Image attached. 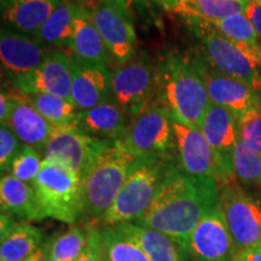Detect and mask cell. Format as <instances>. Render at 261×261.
<instances>
[{
    "mask_svg": "<svg viewBox=\"0 0 261 261\" xmlns=\"http://www.w3.org/2000/svg\"><path fill=\"white\" fill-rule=\"evenodd\" d=\"M128 117L119 104L109 99L77 113L75 125L94 138L116 142L125 136L129 123Z\"/></svg>",
    "mask_w": 261,
    "mask_h": 261,
    "instance_id": "20",
    "label": "cell"
},
{
    "mask_svg": "<svg viewBox=\"0 0 261 261\" xmlns=\"http://www.w3.org/2000/svg\"><path fill=\"white\" fill-rule=\"evenodd\" d=\"M25 261H51L50 257H48L46 242H44V244L39 248L37 252L33 254L32 256H29Z\"/></svg>",
    "mask_w": 261,
    "mask_h": 261,
    "instance_id": "41",
    "label": "cell"
},
{
    "mask_svg": "<svg viewBox=\"0 0 261 261\" xmlns=\"http://www.w3.org/2000/svg\"><path fill=\"white\" fill-rule=\"evenodd\" d=\"M200 129L219 158L226 174L232 180H237L233 171L232 154L234 146L241 139L238 116L226 108L212 103L202 120Z\"/></svg>",
    "mask_w": 261,
    "mask_h": 261,
    "instance_id": "16",
    "label": "cell"
},
{
    "mask_svg": "<svg viewBox=\"0 0 261 261\" xmlns=\"http://www.w3.org/2000/svg\"><path fill=\"white\" fill-rule=\"evenodd\" d=\"M22 145L18 137L8 126H2L0 128V168H2V173L10 171L11 163Z\"/></svg>",
    "mask_w": 261,
    "mask_h": 261,
    "instance_id": "35",
    "label": "cell"
},
{
    "mask_svg": "<svg viewBox=\"0 0 261 261\" xmlns=\"http://www.w3.org/2000/svg\"><path fill=\"white\" fill-rule=\"evenodd\" d=\"M87 228V243L77 261H107L104 252L100 226L89 225Z\"/></svg>",
    "mask_w": 261,
    "mask_h": 261,
    "instance_id": "36",
    "label": "cell"
},
{
    "mask_svg": "<svg viewBox=\"0 0 261 261\" xmlns=\"http://www.w3.org/2000/svg\"><path fill=\"white\" fill-rule=\"evenodd\" d=\"M241 140L252 151L261 155V106L238 116Z\"/></svg>",
    "mask_w": 261,
    "mask_h": 261,
    "instance_id": "34",
    "label": "cell"
},
{
    "mask_svg": "<svg viewBox=\"0 0 261 261\" xmlns=\"http://www.w3.org/2000/svg\"><path fill=\"white\" fill-rule=\"evenodd\" d=\"M42 160L44 158H42L41 152H39L37 149L32 148V146L23 144L11 163L10 174H12L19 180L33 184V181L35 180L40 172Z\"/></svg>",
    "mask_w": 261,
    "mask_h": 261,
    "instance_id": "33",
    "label": "cell"
},
{
    "mask_svg": "<svg viewBox=\"0 0 261 261\" xmlns=\"http://www.w3.org/2000/svg\"><path fill=\"white\" fill-rule=\"evenodd\" d=\"M159 91V65L136 58L116 65L113 70L112 99L129 116L154 102Z\"/></svg>",
    "mask_w": 261,
    "mask_h": 261,
    "instance_id": "8",
    "label": "cell"
},
{
    "mask_svg": "<svg viewBox=\"0 0 261 261\" xmlns=\"http://www.w3.org/2000/svg\"><path fill=\"white\" fill-rule=\"evenodd\" d=\"M207 22H210L220 34L237 44L261 48L254 25L246 14H236L223 19Z\"/></svg>",
    "mask_w": 261,
    "mask_h": 261,
    "instance_id": "32",
    "label": "cell"
},
{
    "mask_svg": "<svg viewBox=\"0 0 261 261\" xmlns=\"http://www.w3.org/2000/svg\"><path fill=\"white\" fill-rule=\"evenodd\" d=\"M220 205L237 253L261 246V201L236 181L220 187Z\"/></svg>",
    "mask_w": 261,
    "mask_h": 261,
    "instance_id": "9",
    "label": "cell"
},
{
    "mask_svg": "<svg viewBox=\"0 0 261 261\" xmlns=\"http://www.w3.org/2000/svg\"><path fill=\"white\" fill-rule=\"evenodd\" d=\"M203 77L211 102L240 116L252 108L261 106L260 93L243 81L215 70L207 62L196 60Z\"/></svg>",
    "mask_w": 261,
    "mask_h": 261,
    "instance_id": "15",
    "label": "cell"
},
{
    "mask_svg": "<svg viewBox=\"0 0 261 261\" xmlns=\"http://www.w3.org/2000/svg\"><path fill=\"white\" fill-rule=\"evenodd\" d=\"M156 4L161 6V8L169 10V11H178L179 8H181L185 3H188L189 0H152Z\"/></svg>",
    "mask_w": 261,
    "mask_h": 261,
    "instance_id": "40",
    "label": "cell"
},
{
    "mask_svg": "<svg viewBox=\"0 0 261 261\" xmlns=\"http://www.w3.org/2000/svg\"><path fill=\"white\" fill-rule=\"evenodd\" d=\"M32 185L44 219L54 218L74 225L83 217L80 177L68 166L44 159Z\"/></svg>",
    "mask_w": 261,
    "mask_h": 261,
    "instance_id": "6",
    "label": "cell"
},
{
    "mask_svg": "<svg viewBox=\"0 0 261 261\" xmlns=\"http://www.w3.org/2000/svg\"><path fill=\"white\" fill-rule=\"evenodd\" d=\"M90 11L113 62L120 65L136 57L137 34L129 10L110 3L96 2Z\"/></svg>",
    "mask_w": 261,
    "mask_h": 261,
    "instance_id": "11",
    "label": "cell"
},
{
    "mask_svg": "<svg viewBox=\"0 0 261 261\" xmlns=\"http://www.w3.org/2000/svg\"><path fill=\"white\" fill-rule=\"evenodd\" d=\"M79 6V4L70 0L62 2L45 24L35 33V40L48 48L68 47L73 35L74 22Z\"/></svg>",
    "mask_w": 261,
    "mask_h": 261,
    "instance_id": "26",
    "label": "cell"
},
{
    "mask_svg": "<svg viewBox=\"0 0 261 261\" xmlns=\"http://www.w3.org/2000/svg\"><path fill=\"white\" fill-rule=\"evenodd\" d=\"M188 22L215 70L243 81L261 94V48L230 40L203 19L188 18Z\"/></svg>",
    "mask_w": 261,
    "mask_h": 261,
    "instance_id": "5",
    "label": "cell"
},
{
    "mask_svg": "<svg viewBox=\"0 0 261 261\" xmlns=\"http://www.w3.org/2000/svg\"><path fill=\"white\" fill-rule=\"evenodd\" d=\"M24 96L38 113L54 127L75 123L79 110L71 99L48 93H27Z\"/></svg>",
    "mask_w": 261,
    "mask_h": 261,
    "instance_id": "28",
    "label": "cell"
},
{
    "mask_svg": "<svg viewBox=\"0 0 261 261\" xmlns=\"http://www.w3.org/2000/svg\"><path fill=\"white\" fill-rule=\"evenodd\" d=\"M246 15L254 25L261 46V0H252L246 10Z\"/></svg>",
    "mask_w": 261,
    "mask_h": 261,
    "instance_id": "37",
    "label": "cell"
},
{
    "mask_svg": "<svg viewBox=\"0 0 261 261\" xmlns=\"http://www.w3.org/2000/svg\"><path fill=\"white\" fill-rule=\"evenodd\" d=\"M73 68L74 57L71 55L55 50L40 68L14 80V84L24 94L48 93L71 99Z\"/></svg>",
    "mask_w": 261,
    "mask_h": 261,
    "instance_id": "14",
    "label": "cell"
},
{
    "mask_svg": "<svg viewBox=\"0 0 261 261\" xmlns=\"http://www.w3.org/2000/svg\"><path fill=\"white\" fill-rule=\"evenodd\" d=\"M55 50L42 46L38 40L10 29H2L0 58L12 80L33 73L40 68Z\"/></svg>",
    "mask_w": 261,
    "mask_h": 261,
    "instance_id": "17",
    "label": "cell"
},
{
    "mask_svg": "<svg viewBox=\"0 0 261 261\" xmlns=\"http://www.w3.org/2000/svg\"><path fill=\"white\" fill-rule=\"evenodd\" d=\"M117 142L136 158L161 156L171 159V154L175 151L173 117L155 99L130 117L125 136Z\"/></svg>",
    "mask_w": 261,
    "mask_h": 261,
    "instance_id": "7",
    "label": "cell"
},
{
    "mask_svg": "<svg viewBox=\"0 0 261 261\" xmlns=\"http://www.w3.org/2000/svg\"><path fill=\"white\" fill-rule=\"evenodd\" d=\"M136 160L121 143L108 140L80 174L84 217L102 219L128 178Z\"/></svg>",
    "mask_w": 261,
    "mask_h": 261,
    "instance_id": "3",
    "label": "cell"
},
{
    "mask_svg": "<svg viewBox=\"0 0 261 261\" xmlns=\"http://www.w3.org/2000/svg\"><path fill=\"white\" fill-rule=\"evenodd\" d=\"M70 2H74L76 3V4L83 5V6H87V8H89V5L92 6L94 4L93 0H70Z\"/></svg>",
    "mask_w": 261,
    "mask_h": 261,
    "instance_id": "43",
    "label": "cell"
},
{
    "mask_svg": "<svg viewBox=\"0 0 261 261\" xmlns=\"http://www.w3.org/2000/svg\"><path fill=\"white\" fill-rule=\"evenodd\" d=\"M156 100L174 121L200 128L212 102L196 60L168 54L160 62Z\"/></svg>",
    "mask_w": 261,
    "mask_h": 261,
    "instance_id": "2",
    "label": "cell"
},
{
    "mask_svg": "<svg viewBox=\"0 0 261 261\" xmlns=\"http://www.w3.org/2000/svg\"><path fill=\"white\" fill-rule=\"evenodd\" d=\"M2 126H8L18 137L22 144L37 149L41 155L54 130V126L38 113L22 92L15 94L11 115L5 125Z\"/></svg>",
    "mask_w": 261,
    "mask_h": 261,
    "instance_id": "21",
    "label": "cell"
},
{
    "mask_svg": "<svg viewBox=\"0 0 261 261\" xmlns=\"http://www.w3.org/2000/svg\"><path fill=\"white\" fill-rule=\"evenodd\" d=\"M107 143L106 139L94 138L83 132L75 123L54 127L42 150V158L63 163L80 177L91 160Z\"/></svg>",
    "mask_w": 261,
    "mask_h": 261,
    "instance_id": "13",
    "label": "cell"
},
{
    "mask_svg": "<svg viewBox=\"0 0 261 261\" xmlns=\"http://www.w3.org/2000/svg\"><path fill=\"white\" fill-rule=\"evenodd\" d=\"M171 161L161 156L137 158L113 205L100 219L102 225L139 220L154 202Z\"/></svg>",
    "mask_w": 261,
    "mask_h": 261,
    "instance_id": "4",
    "label": "cell"
},
{
    "mask_svg": "<svg viewBox=\"0 0 261 261\" xmlns=\"http://www.w3.org/2000/svg\"><path fill=\"white\" fill-rule=\"evenodd\" d=\"M187 246L191 261H234L237 249L220 202L196 225Z\"/></svg>",
    "mask_w": 261,
    "mask_h": 261,
    "instance_id": "12",
    "label": "cell"
},
{
    "mask_svg": "<svg viewBox=\"0 0 261 261\" xmlns=\"http://www.w3.org/2000/svg\"><path fill=\"white\" fill-rule=\"evenodd\" d=\"M64 0H3V18L18 31L35 35Z\"/></svg>",
    "mask_w": 261,
    "mask_h": 261,
    "instance_id": "25",
    "label": "cell"
},
{
    "mask_svg": "<svg viewBox=\"0 0 261 261\" xmlns=\"http://www.w3.org/2000/svg\"><path fill=\"white\" fill-rule=\"evenodd\" d=\"M220 202V185L210 177H195L171 163L148 212L135 221L187 242L196 225Z\"/></svg>",
    "mask_w": 261,
    "mask_h": 261,
    "instance_id": "1",
    "label": "cell"
},
{
    "mask_svg": "<svg viewBox=\"0 0 261 261\" xmlns=\"http://www.w3.org/2000/svg\"><path fill=\"white\" fill-rule=\"evenodd\" d=\"M250 2L252 0H189L177 12L187 18L217 21L236 14H246Z\"/></svg>",
    "mask_w": 261,
    "mask_h": 261,
    "instance_id": "27",
    "label": "cell"
},
{
    "mask_svg": "<svg viewBox=\"0 0 261 261\" xmlns=\"http://www.w3.org/2000/svg\"><path fill=\"white\" fill-rule=\"evenodd\" d=\"M68 48L74 58L87 63L108 65L113 62L106 42L93 23L91 11L87 6H79Z\"/></svg>",
    "mask_w": 261,
    "mask_h": 261,
    "instance_id": "23",
    "label": "cell"
},
{
    "mask_svg": "<svg viewBox=\"0 0 261 261\" xmlns=\"http://www.w3.org/2000/svg\"><path fill=\"white\" fill-rule=\"evenodd\" d=\"M0 261H25L44 244L40 228L27 221H15L2 213Z\"/></svg>",
    "mask_w": 261,
    "mask_h": 261,
    "instance_id": "22",
    "label": "cell"
},
{
    "mask_svg": "<svg viewBox=\"0 0 261 261\" xmlns=\"http://www.w3.org/2000/svg\"><path fill=\"white\" fill-rule=\"evenodd\" d=\"M97 2H100V3H110V4L120 5V6H122V8L129 10V9H130V5H132L133 3L136 2V0H97Z\"/></svg>",
    "mask_w": 261,
    "mask_h": 261,
    "instance_id": "42",
    "label": "cell"
},
{
    "mask_svg": "<svg viewBox=\"0 0 261 261\" xmlns=\"http://www.w3.org/2000/svg\"><path fill=\"white\" fill-rule=\"evenodd\" d=\"M177 166L181 172L195 177H210L225 185L232 180L225 172L219 158L200 128L173 120Z\"/></svg>",
    "mask_w": 261,
    "mask_h": 261,
    "instance_id": "10",
    "label": "cell"
},
{
    "mask_svg": "<svg viewBox=\"0 0 261 261\" xmlns=\"http://www.w3.org/2000/svg\"><path fill=\"white\" fill-rule=\"evenodd\" d=\"M2 213L22 221L42 220L37 195L32 184L19 180L12 174H5L0 181Z\"/></svg>",
    "mask_w": 261,
    "mask_h": 261,
    "instance_id": "24",
    "label": "cell"
},
{
    "mask_svg": "<svg viewBox=\"0 0 261 261\" xmlns=\"http://www.w3.org/2000/svg\"><path fill=\"white\" fill-rule=\"evenodd\" d=\"M87 243V228L73 225L47 241L51 261H77Z\"/></svg>",
    "mask_w": 261,
    "mask_h": 261,
    "instance_id": "30",
    "label": "cell"
},
{
    "mask_svg": "<svg viewBox=\"0 0 261 261\" xmlns=\"http://www.w3.org/2000/svg\"><path fill=\"white\" fill-rule=\"evenodd\" d=\"M113 71L106 64L74 58L71 99L77 110H87L112 99Z\"/></svg>",
    "mask_w": 261,
    "mask_h": 261,
    "instance_id": "18",
    "label": "cell"
},
{
    "mask_svg": "<svg viewBox=\"0 0 261 261\" xmlns=\"http://www.w3.org/2000/svg\"><path fill=\"white\" fill-rule=\"evenodd\" d=\"M14 103L15 94L2 91V94H0V121H2V125H5L9 120L12 108H14Z\"/></svg>",
    "mask_w": 261,
    "mask_h": 261,
    "instance_id": "38",
    "label": "cell"
},
{
    "mask_svg": "<svg viewBox=\"0 0 261 261\" xmlns=\"http://www.w3.org/2000/svg\"><path fill=\"white\" fill-rule=\"evenodd\" d=\"M144 250L150 261H191L187 242L137 223L114 224Z\"/></svg>",
    "mask_w": 261,
    "mask_h": 261,
    "instance_id": "19",
    "label": "cell"
},
{
    "mask_svg": "<svg viewBox=\"0 0 261 261\" xmlns=\"http://www.w3.org/2000/svg\"><path fill=\"white\" fill-rule=\"evenodd\" d=\"M233 171L243 187L261 188V155L256 154L238 140L232 154Z\"/></svg>",
    "mask_w": 261,
    "mask_h": 261,
    "instance_id": "31",
    "label": "cell"
},
{
    "mask_svg": "<svg viewBox=\"0 0 261 261\" xmlns=\"http://www.w3.org/2000/svg\"><path fill=\"white\" fill-rule=\"evenodd\" d=\"M234 261H261V246L241 250L236 254Z\"/></svg>",
    "mask_w": 261,
    "mask_h": 261,
    "instance_id": "39",
    "label": "cell"
},
{
    "mask_svg": "<svg viewBox=\"0 0 261 261\" xmlns=\"http://www.w3.org/2000/svg\"><path fill=\"white\" fill-rule=\"evenodd\" d=\"M100 234L107 261H150L144 250L115 225H102Z\"/></svg>",
    "mask_w": 261,
    "mask_h": 261,
    "instance_id": "29",
    "label": "cell"
}]
</instances>
